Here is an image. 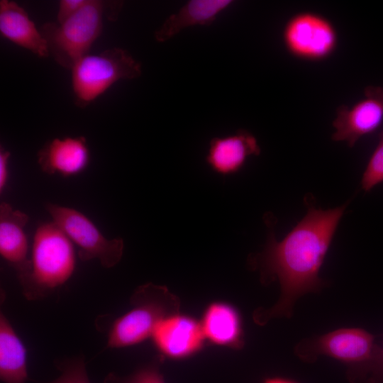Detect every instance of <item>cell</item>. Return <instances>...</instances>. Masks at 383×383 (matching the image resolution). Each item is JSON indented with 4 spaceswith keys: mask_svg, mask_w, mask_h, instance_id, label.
I'll use <instances>...</instances> for the list:
<instances>
[{
    "mask_svg": "<svg viewBox=\"0 0 383 383\" xmlns=\"http://www.w3.org/2000/svg\"><path fill=\"white\" fill-rule=\"evenodd\" d=\"M347 205L327 210L310 206L282 240H277L271 229L263 250L249 256L248 266L259 272L262 284L277 280L280 286L276 304L253 311L256 324L264 326L274 318H291L300 297L323 289L325 283L319 272Z\"/></svg>",
    "mask_w": 383,
    "mask_h": 383,
    "instance_id": "obj_1",
    "label": "cell"
},
{
    "mask_svg": "<svg viewBox=\"0 0 383 383\" xmlns=\"http://www.w3.org/2000/svg\"><path fill=\"white\" fill-rule=\"evenodd\" d=\"M76 266L74 244L52 221L40 224L33 238L29 267L19 279L25 297L41 299L63 285Z\"/></svg>",
    "mask_w": 383,
    "mask_h": 383,
    "instance_id": "obj_2",
    "label": "cell"
},
{
    "mask_svg": "<svg viewBox=\"0 0 383 383\" xmlns=\"http://www.w3.org/2000/svg\"><path fill=\"white\" fill-rule=\"evenodd\" d=\"M121 2L89 0L77 13L62 23L46 22L40 27L49 55L61 67L72 70L75 63L89 54L100 35L104 17L116 18Z\"/></svg>",
    "mask_w": 383,
    "mask_h": 383,
    "instance_id": "obj_3",
    "label": "cell"
},
{
    "mask_svg": "<svg viewBox=\"0 0 383 383\" xmlns=\"http://www.w3.org/2000/svg\"><path fill=\"white\" fill-rule=\"evenodd\" d=\"M129 311L116 318L108 332L106 348H122L150 338L157 325L179 313L180 300L163 285L147 283L130 298Z\"/></svg>",
    "mask_w": 383,
    "mask_h": 383,
    "instance_id": "obj_4",
    "label": "cell"
},
{
    "mask_svg": "<svg viewBox=\"0 0 383 383\" xmlns=\"http://www.w3.org/2000/svg\"><path fill=\"white\" fill-rule=\"evenodd\" d=\"M377 345L375 337L361 328H341L299 340L295 355L306 363H313L323 355L347 365L350 383H362L365 368L371 361Z\"/></svg>",
    "mask_w": 383,
    "mask_h": 383,
    "instance_id": "obj_5",
    "label": "cell"
},
{
    "mask_svg": "<svg viewBox=\"0 0 383 383\" xmlns=\"http://www.w3.org/2000/svg\"><path fill=\"white\" fill-rule=\"evenodd\" d=\"M72 87L77 106L85 108L121 79H133L142 73L141 64L119 48L88 54L71 70Z\"/></svg>",
    "mask_w": 383,
    "mask_h": 383,
    "instance_id": "obj_6",
    "label": "cell"
},
{
    "mask_svg": "<svg viewBox=\"0 0 383 383\" xmlns=\"http://www.w3.org/2000/svg\"><path fill=\"white\" fill-rule=\"evenodd\" d=\"M45 209L55 222L78 248L80 260L97 259L106 268L121 260L124 243L121 238H106L85 215L72 208L47 203Z\"/></svg>",
    "mask_w": 383,
    "mask_h": 383,
    "instance_id": "obj_7",
    "label": "cell"
},
{
    "mask_svg": "<svg viewBox=\"0 0 383 383\" xmlns=\"http://www.w3.org/2000/svg\"><path fill=\"white\" fill-rule=\"evenodd\" d=\"M282 39L291 55L313 61L325 59L333 52L338 35L329 20L317 13L303 12L287 22Z\"/></svg>",
    "mask_w": 383,
    "mask_h": 383,
    "instance_id": "obj_8",
    "label": "cell"
},
{
    "mask_svg": "<svg viewBox=\"0 0 383 383\" xmlns=\"http://www.w3.org/2000/svg\"><path fill=\"white\" fill-rule=\"evenodd\" d=\"M383 122V86L370 85L364 96L351 107L340 106L333 121L334 141L353 147L362 137L377 131Z\"/></svg>",
    "mask_w": 383,
    "mask_h": 383,
    "instance_id": "obj_9",
    "label": "cell"
},
{
    "mask_svg": "<svg viewBox=\"0 0 383 383\" xmlns=\"http://www.w3.org/2000/svg\"><path fill=\"white\" fill-rule=\"evenodd\" d=\"M150 339L160 357L176 361L196 355L206 341L200 321L180 313L163 319Z\"/></svg>",
    "mask_w": 383,
    "mask_h": 383,
    "instance_id": "obj_10",
    "label": "cell"
},
{
    "mask_svg": "<svg viewBox=\"0 0 383 383\" xmlns=\"http://www.w3.org/2000/svg\"><path fill=\"white\" fill-rule=\"evenodd\" d=\"M200 323L210 343L236 350L244 347L243 318L234 305L223 301L211 302L204 310Z\"/></svg>",
    "mask_w": 383,
    "mask_h": 383,
    "instance_id": "obj_11",
    "label": "cell"
},
{
    "mask_svg": "<svg viewBox=\"0 0 383 383\" xmlns=\"http://www.w3.org/2000/svg\"><path fill=\"white\" fill-rule=\"evenodd\" d=\"M89 157L84 137H66L48 141L38 152L37 160L45 173L70 177L82 172Z\"/></svg>",
    "mask_w": 383,
    "mask_h": 383,
    "instance_id": "obj_12",
    "label": "cell"
},
{
    "mask_svg": "<svg viewBox=\"0 0 383 383\" xmlns=\"http://www.w3.org/2000/svg\"><path fill=\"white\" fill-rule=\"evenodd\" d=\"M28 216L8 203L0 204V254L16 271L18 279L29 267L28 240L24 231Z\"/></svg>",
    "mask_w": 383,
    "mask_h": 383,
    "instance_id": "obj_13",
    "label": "cell"
},
{
    "mask_svg": "<svg viewBox=\"0 0 383 383\" xmlns=\"http://www.w3.org/2000/svg\"><path fill=\"white\" fill-rule=\"evenodd\" d=\"M260 153V148L255 136L239 130L229 136L213 138L206 160L213 170L226 175L237 172L248 157L257 156Z\"/></svg>",
    "mask_w": 383,
    "mask_h": 383,
    "instance_id": "obj_14",
    "label": "cell"
},
{
    "mask_svg": "<svg viewBox=\"0 0 383 383\" xmlns=\"http://www.w3.org/2000/svg\"><path fill=\"white\" fill-rule=\"evenodd\" d=\"M0 33L40 57L50 56L46 41L26 10L14 1H0Z\"/></svg>",
    "mask_w": 383,
    "mask_h": 383,
    "instance_id": "obj_15",
    "label": "cell"
},
{
    "mask_svg": "<svg viewBox=\"0 0 383 383\" xmlns=\"http://www.w3.org/2000/svg\"><path fill=\"white\" fill-rule=\"evenodd\" d=\"M232 3L230 0L189 1L165 21L155 31V38L157 42L163 43L190 26H210Z\"/></svg>",
    "mask_w": 383,
    "mask_h": 383,
    "instance_id": "obj_16",
    "label": "cell"
},
{
    "mask_svg": "<svg viewBox=\"0 0 383 383\" xmlns=\"http://www.w3.org/2000/svg\"><path fill=\"white\" fill-rule=\"evenodd\" d=\"M0 379L4 383H26L27 351L6 316L0 313Z\"/></svg>",
    "mask_w": 383,
    "mask_h": 383,
    "instance_id": "obj_17",
    "label": "cell"
},
{
    "mask_svg": "<svg viewBox=\"0 0 383 383\" xmlns=\"http://www.w3.org/2000/svg\"><path fill=\"white\" fill-rule=\"evenodd\" d=\"M164 360L158 355L150 362L140 367L128 376L119 377L109 373L104 383H166L160 372V366Z\"/></svg>",
    "mask_w": 383,
    "mask_h": 383,
    "instance_id": "obj_18",
    "label": "cell"
},
{
    "mask_svg": "<svg viewBox=\"0 0 383 383\" xmlns=\"http://www.w3.org/2000/svg\"><path fill=\"white\" fill-rule=\"evenodd\" d=\"M383 182V131L378 135V143L363 172L361 187L365 192H370Z\"/></svg>",
    "mask_w": 383,
    "mask_h": 383,
    "instance_id": "obj_19",
    "label": "cell"
},
{
    "mask_svg": "<svg viewBox=\"0 0 383 383\" xmlns=\"http://www.w3.org/2000/svg\"><path fill=\"white\" fill-rule=\"evenodd\" d=\"M56 367L61 374L50 383H91L83 356L59 361Z\"/></svg>",
    "mask_w": 383,
    "mask_h": 383,
    "instance_id": "obj_20",
    "label": "cell"
},
{
    "mask_svg": "<svg viewBox=\"0 0 383 383\" xmlns=\"http://www.w3.org/2000/svg\"><path fill=\"white\" fill-rule=\"evenodd\" d=\"M362 383H383V340L364 370Z\"/></svg>",
    "mask_w": 383,
    "mask_h": 383,
    "instance_id": "obj_21",
    "label": "cell"
},
{
    "mask_svg": "<svg viewBox=\"0 0 383 383\" xmlns=\"http://www.w3.org/2000/svg\"><path fill=\"white\" fill-rule=\"evenodd\" d=\"M89 0H60L57 14V22L62 23L82 9Z\"/></svg>",
    "mask_w": 383,
    "mask_h": 383,
    "instance_id": "obj_22",
    "label": "cell"
},
{
    "mask_svg": "<svg viewBox=\"0 0 383 383\" xmlns=\"http://www.w3.org/2000/svg\"><path fill=\"white\" fill-rule=\"evenodd\" d=\"M11 156L9 151L2 146L0 148V192L2 193L6 186L9 177V160Z\"/></svg>",
    "mask_w": 383,
    "mask_h": 383,
    "instance_id": "obj_23",
    "label": "cell"
},
{
    "mask_svg": "<svg viewBox=\"0 0 383 383\" xmlns=\"http://www.w3.org/2000/svg\"><path fill=\"white\" fill-rule=\"evenodd\" d=\"M261 383H299V382L279 376H273L265 378Z\"/></svg>",
    "mask_w": 383,
    "mask_h": 383,
    "instance_id": "obj_24",
    "label": "cell"
}]
</instances>
